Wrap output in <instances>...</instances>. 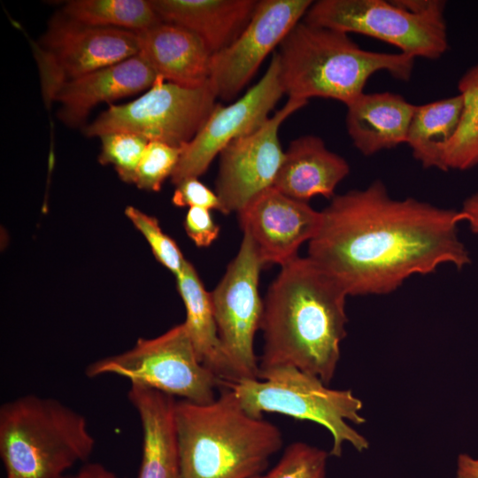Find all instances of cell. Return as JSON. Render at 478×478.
I'll return each mask as SVG.
<instances>
[{
  "label": "cell",
  "mask_w": 478,
  "mask_h": 478,
  "mask_svg": "<svg viewBox=\"0 0 478 478\" xmlns=\"http://www.w3.org/2000/svg\"><path fill=\"white\" fill-rule=\"evenodd\" d=\"M137 34L139 52L158 76L189 88L200 87L209 81L212 54L195 33L160 21Z\"/></svg>",
  "instance_id": "ac0fdd59"
},
{
  "label": "cell",
  "mask_w": 478,
  "mask_h": 478,
  "mask_svg": "<svg viewBox=\"0 0 478 478\" xmlns=\"http://www.w3.org/2000/svg\"><path fill=\"white\" fill-rule=\"evenodd\" d=\"M347 297L308 257L281 266L263 300L259 368L293 366L328 385L346 335Z\"/></svg>",
  "instance_id": "7a4b0ae2"
},
{
  "label": "cell",
  "mask_w": 478,
  "mask_h": 478,
  "mask_svg": "<svg viewBox=\"0 0 478 478\" xmlns=\"http://www.w3.org/2000/svg\"><path fill=\"white\" fill-rule=\"evenodd\" d=\"M139 51L137 32L89 26L65 15L54 18L35 46L45 103L54 100L64 83Z\"/></svg>",
  "instance_id": "30bf717a"
},
{
  "label": "cell",
  "mask_w": 478,
  "mask_h": 478,
  "mask_svg": "<svg viewBox=\"0 0 478 478\" xmlns=\"http://www.w3.org/2000/svg\"><path fill=\"white\" fill-rule=\"evenodd\" d=\"M184 147H174L150 141L136 170L135 184L141 189L159 191L167 177H171Z\"/></svg>",
  "instance_id": "83f0119b"
},
{
  "label": "cell",
  "mask_w": 478,
  "mask_h": 478,
  "mask_svg": "<svg viewBox=\"0 0 478 478\" xmlns=\"http://www.w3.org/2000/svg\"><path fill=\"white\" fill-rule=\"evenodd\" d=\"M177 289L186 308V325L198 360L220 380L237 382L220 340L210 293L206 291L193 265L186 260L176 276Z\"/></svg>",
  "instance_id": "7402d4cb"
},
{
  "label": "cell",
  "mask_w": 478,
  "mask_h": 478,
  "mask_svg": "<svg viewBox=\"0 0 478 478\" xmlns=\"http://www.w3.org/2000/svg\"><path fill=\"white\" fill-rule=\"evenodd\" d=\"M458 88L463 109L457 131L444 151L446 171H465L478 166V64L461 76Z\"/></svg>",
  "instance_id": "d4e9b609"
},
{
  "label": "cell",
  "mask_w": 478,
  "mask_h": 478,
  "mask_svg": "<svg viewBox=\"0 0 478 478\" xmlns=\"http://www.w3.org/2000/svg\"><path fill=\"white\" fill-rule=\"evenodd\" d=\"M320 212L307 257L348 296L389 294L413 274L471 263L459 236L460 211L394 199L382 181L335 195Z\"/></svg>",
  "instance_id": "6da1fadb"
},
{
  "label": "cell",
  "mask_w": 478,
  "mask_h": 478,
  "mask_svg": "<svg viewBox=\"0 0 478 478\" xmlns=\"http://www.w3.org/2000/svg\"><path fill=\"white\" fill-rule=\"evenodd\" d=\"M209 404L176 400L174 417L182 478H254L283 444L270 421L249 415L220 383Z\"/></svg>",
  "instance_id": "3957f363"
},
{
  "label": "cell",
  "mask_w": 478,
  "mask_h": 478,
  "mask_svg": "<svg viewBox=\"0 0 478 478\" xmlns=\"http://www.w3.org/2000/svg\"><path fill=\"white\" fill-rule=\"evenodd\" d=\"M310 0H261L240 35L212 55L209 81L218 98L232 100L250 82L266 58L304 19Z\"/></svg>",
  "instance_id": "5bb4252c"
},
{
  "label": "cell",
  "mask_w": 478,
  "mask_h": 478,
  "mask_svg": "<svg viewBox=\"0 0 478 478\" xmlns=\"http://www.w3.org/2000/svg\"><path fill=\"white\" fill-rule=\"evenodd\" d=\"M99 162L114 166L120 178L135 183L136 170L149 141L129 132H113L103 135Z\"/></svg>",
  "instance_id": "484cf974"
},
{
  "label": "cell",
  "mask_w": 478,
  "mask_h": 478,
  "mask_svg": "<svg viewBox=\"0 0 478 478\" xmlns=\"http://www.w3.org/2000/svg\"><path fill=\"white\" fill-rule=\"evenodd\" d=\"M263 266L251 240L243 234L236 256L210 292L218 335L239 380L258 379L259 372L254 338L263 316L258 292Z\"/></svg>",
  "instance_id": "8fae6325"
},
{
  "label": "cell",
  "mask_w": 478,
  "mask_h": 478,
  "mask_svg": "<svg viewBox=\"0 0 478 478\" xmlns=\"http://www.w3.org/2000/svg\"><path fill=\"white\" fill-rule=\"evenodd\" d=\"M460 213L462 220L468 222L471 231L478 235V193L464 201Z\"/></svg>",
  "instance_id": "836d02e7"
},
{
  "label": "cell",
  "mask_w": 478,
  "mask_h": 478,
  "mask_svg": "<svg viewBox=\"0 0 478 478\" xmlns=\"http://www.w3.org/2000/svg\"><path fill=\"white\" fill-rule=\"evenodd\" d=\"M172 203L179 207H200L220 212V199L215 193L197 178H187L178 183Z\"/></svg>",
  "instance_id": "f546056e"
},
{
  "label": "cell",
  "mask_w": 478,
  "mask_h": 478,
  "mask_svg": "<svg viewBox=\"0 0 478 478\" xmlns=\"http://www.w3.org/2000/svg\"><path fill=\"white\" fill-rule=\"evenodd\" d=\"M157 77L153 68L139 52L121 62L64 83L53 101L61 104L59 119L66 125L77 126L99 103L150 89Z\"/></svg>",
  "instance_id": "2e32d148"
},
{
  "label": "cell",
  "mask_w": 478,
  "mask_h": 478,
  "mask_svg": "<svg viewBox=\"0 0 478 478\" xmlns=\"http://www.w3.org/2000/svg\"><path fill=\"white\" fill-rule=\"evenodd\" d=\"M63 13L85 25L134 32L162 21L152 2L146 0H73L66 4Z\"/></svg>",
  "instance_id": "cb8c5ba5"
},
{
  "label": "cell",
  "mask_w": 478,
  "mask_h": 478,
  "mask_svg": "<svg viewBox=\"0 0 478 478\" xmlns=\"http://www.w3.org/2000/svg\"><path fill=\"white\" fill-rule=\"evenodd\" d=\"M243 233L251 240L263 265L281 266L293 260L299 247L316 235L321 212L268 188L251 199L239 212Z\"/></svg>",
  "instance_id": "9a60e30c"
},
{
  "label": "cell",
  "mask_w": 478,
  "mask_h": 478,
  "mask_svg": "<svg viewBox=\"0 0 478 478\" xmlns=\"http://www.w3.org/2000/svg\"><path fill=\"white\" fill-rule=\"evenodd\" d=\"M184 228L197 247L210 246L220 235V226L205 208L190 207L185 216Z\"/></svg>",
  "instance_id": "4dcf8cb0"
},
{
  "label": "cell",
  "mask_w": 478,
  "mask_h": 478,
  "mask_svg": "<svg viewBox=\"0 0 478 478\" xmlns=\"http://www.w3.org/2000/svg\"><path fill=\"white\" fill-rule=\"evenodd\" d=\"M328 456V452L316 446L293 443L264 478H327Z\"/></svg>",
  "instance_id": "4316f807"
},
{
  "label": "cell",
  "mask_w": 478,
  "mask_h": 478,
  "mask_svg": "<svg viewBox=\"0 0 478 478\" xmlns=\"http://www.w3.org/2000/svg\"><path fill=\"white\" fill-rule=\"evenodd\" d=\"M125 214L145 237L157 260L175 276L179 274L187 259L177 243L163 232L158 220L134 206H127Z\"/></svg>",
  "instance_id": "f1b7e54d"
},
{
  "label": "cell",
  "mask_w": 478,
  "mask_h": 478,
  "mask_svg": "<svg viewBox=\"0 0 478 478\" xmlns=\"http://www.w3.org/2000/svg\"><path fill=\"white\" fill-rule=\"evenodd\" d=\"M94 447L85 417L58 399L30 394L0 407L6 478H58Z\"/></svg>",
  "instance_id": "5b68a950"
},
{
  "label": "cell",
  "mask_w": 478,
  "mask_h": 478,
  "mask_svg": "<svg viewBox=\"0 0 478 478\" xmlns=\"http://www.w3.org/2000/svg\"><path fill=\"white\" fill-rule=\"evenodd\" d=\"M162 21L195 33L212 54L228 46L250 21L256 0H153Z\"/></svg>",
  "instance_id": "44dd1931"
},
{
  "label": "cell",
  "mask_w": 478,
  "mask_h": 478,
  "mask_svg": "<svg viewBox=\"0 0 478 478\" xmlns=\"http://www.w3.org/2000/svg\"><path fill=\"white\" fill-rule=\"evenodd\" d=\"M463 109L460 94L417 105L406 142L413 158L424 168L446 171L443 155L457 131Z\"/></svg>",
  "instance_id": "603a6c76"
},
{
  "label": "cell",
  "mask_w": 478,
  "mask_h": 478,
  "mask_svg": "<svg viewBox=\"0 0 478 478\" xmlns=\"http://www.w3.org/2000/svg\"><path fill=\"white\" fill-rule=\"evenodd\" d=\"M346 128L364 156L405 143L417 105L390 92L361 94L346 105Z\"/></svg>",
  "instance_id": "ffe728a7"
},
{
  "label": "cell",
  "mask_w": 478,
  "mask_h": 478,
  "mask_svg": "<svg viewBox=\"0 0 478 478\" xmlns=\"http://www.w3.org/2000/svg\"><path fill=\"white\" fill-rule=\"evenodd\" d=\"M307 103L289 98L261 127L233 140L221 150L215 181L220 212L237 213L256 196L274 186L285 154L279 129Z\"/></svg>",
  "instance_id": "7c38bea8"
},
{
  "label": "cell",
  "mask_w": 478,
  "mask_h": 478,
  "mask_svg": "<svg viewBox=\"0 0 478 478\" xmlns=\"http://www.w3.org/2000/svg\"><path fill=\"white\" fill-rule=\"evenodd\" d=\"M254 478H264V475H258V476L254 477Z\"/></svg>",
  "instance_id": "e575fe53"
},
{
  "label": "cell",
  "mask_w": 478,
  "mask_h": 478,
  "mask_svg": "<svg viewBox=\"0 0 478 478\" xmlns=\"http://www.w3.org/2000/svg\"><path fill=\"white\" fill-rule=\"evenodd\" d=\"M284 95L276 51L261 79L235 102L217 104L206 122L185 147L171 176L177 185L204 174L217 155L233 140L250 135L270 118Z\"/></svg>",
  "instance_id": "4fadbf2b"
},
{
  "label": "cell",
  "mask_w": 478,
  "mask_h": 478,
  "mask_svg": "<svg viewBox=\"0 0 478 478\" xmlns=\"http://www.w3.org/2000/svg\"><path fill=\"white\" fill-rule=\"evenodd\" d=\"M127 398L143 429L142 461L137 478H182L173 396L130 383Z\"/></svg>",
  "instance_id": "e0dca14e"
},
{
  "label": "cell",
  "mask_w": 478,
  "mask_h": 478,
  "mask_svg": "<svg viewBox=\"0 0 478 478\" xmlns=\"http://www.w3.org/2000/svg\"><path fill=\"white\" fill-rule=\"evenodd\" d=\"M303 21L368 35L414 58L437 59L449 46L443 15L414 13L396 0H320L312 2Z\"/></svg>",
  "instance_id": "9c48e42d"
},
{
  "label": "cell",
  "mask_w": 478,
  "mask_h": 478,
  "mask_svg": "<svg viewBox=\"0 0 478 478\" xmlns=\"http://www.w3.org/2000/svg\"><path fill=\"white\" fill-rule=\"evenodd\" d=\"M280 79L289 98H329L349 104L364 93L379 71L402 81L410 80L414 58L361 49L348 34L298 22L275 50Z\"/></svg>",
  "instance_id": "277c9868"
},
{
  "label": "cell",
  "mask_w": 478,
  "mask_h": 478,
  "mask_svg": "<svg viewBox=\"0 0 478 478\" xmlns=\"http://www.w3.org/2000/svg\"><path fill=\"white\" fill-rule=\"evenodd\" d=\"M349 173L348 162L320 137L303 135L290 142L273 187L303 202L317 196L333 198Z\"/></svg>",
  "instance_id": "d6986e66"
},
{
  "label": "cell",
  "mask_w": 478,
  "mask_h": 478,
  "mask_svg": "<svg viewBox=\"0 0 478 478\" xmlns=\"http://www.w3.org/2000/svg\"><path fill=\"white\" fill-rule=\"evenodd\" d=\"M108 374L196 404L214 401L221 382L198 360L184 322L158 337L139 338L132 349L85 369L89 378Z\"/></svg>",
  "instance_id": "52a82bcc"
},
{
  "label": "cell",
  "mask_w": 478,
  "mask_h": 478,
  "mask_svg": "<svg viewBox=\"0 0 478 478\" xmlns=\"http://www.w3.org/2000/svg\"><path fill=\"white\" fill-rule=\"evenodd\" d=\"M217 94L208 81L189 88L158 76L148 91L125 104H111L85 127L87 136L129 132L149 142L185 147L203 127L216 106Z\"/></svg>",
  "instance_id": "ba28073f"
},
{
  "label": "cell",
  "mask_w": 478,
  "mask_h": 478,
  "mask_svg": "<svg viewBox=\"0 0 478 478\" xmlns=\"http://www.w3.org/2000/svg\"><path fill=\"white\" fill-rule=\"evenodd\" d=\"M220 383L235 392L243 409L253 418L277 412L326 428L333 439L329 456L341 457L344 443L358 452L369 448L368 440L350 425L366 422L360 414L363 403L351 389H331L319 377L293 366L259 368L258 379Z\"/></svg>",
  "instance_id": "8992f818"
},
{
  "label": "cell",
  "mask_w": 478,
  "mask_h": 478,
  "mask_svg": "<svg viewBox=\"0 0 478 478\" xmlns=\"http://www.w3.org/2000/svg\"><path fill=\"white\" fill-rule=\"evenodd\" d=\"M454 478H478V458L468 453H459Z\"/></svg>",
  "instance_id": "d6a6232c"
},
{
  "label": "cell",
  "mask_w": 478,
  "mask_h": 478,
  "mask_svg": "<svg viewBox=\"0 0 478 478\" xmlns=\"http://www.w3.org/2000/svg\"><path fill=\"white\" fill-rule=\"evenodd\" d=\"M58 478H119L117 474L101 463L85 464L73 475H62Z\"/></svg>",
  "instance_id": "1f68e13d"
}]
</instances>
